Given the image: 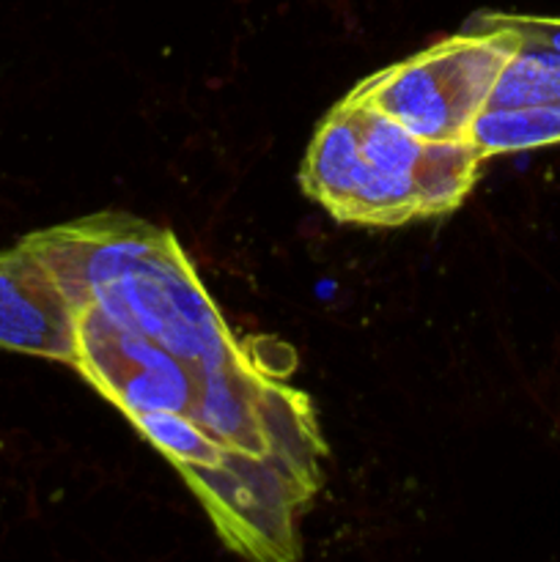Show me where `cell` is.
I'll use <instances>...</instances> for the list:
<instances>
[{
	"mask_svg": "<svg viewBox=\"0 0 560 562\" xmlns=\"http://www.w3.org/2000/svg\"><path fill=\"white\" fill-rule=\"evenodd\" d=\"M47 267L69 305H93L192 366L231 360L245 346L198 280L170 231L102 212L20 239Z\"/></svg>",
	"mask_w": 560,
	"mask_h": 562,
	"instance_id": "6da1fadb",
	"label": "cell"
},
{
	"mask_svg": "<svg viewBox=\"0 0 560 562\" xmlns=\"http://www.w3.org/2000/svg\"><path fill=\"white\" fill-rule=\"evenodd\" d=\"M519 44V31L481 11L461 33L366 77L349 97L373 104L421 140H464Z\"/></svg>",
	"mask_w": 560,
	"mask_h": 562,
	"instance_id": "7a4b0ae2",
	"label": "cell"
},
{
	"mask_svg": "<svg viewBox=\"0 0 560 562\" xmlns=\"http://www.w3.org/2000/svg\"><path fill=\"white\" fill-rule=\"evenodd\" d=\"M75 366L124 417L143 412L190 415L201 393V368L179 360L152 338L121 327L99 307L75 311Z\"/></svg>",
	"mask_w": 560,
	"mask_h": 562,
	"instance_id": "3957f363",
	"label": "cell"
},
{
	"mask_svg": "<svg viewBox=\"0 0 560 562\" xmlns=\"http://www.w3.org/2000/svg\"><path fill=\"white\" fill-rule=\"evenodd\" d=\"M0 349L75 366V307L22 245L0 252Z\"/></svg>",
	"mask_w": 560,
	"mask_h": 562,
	"instance_id": "277c9868",
	"label": "cell"
},
{
	"mask_svg": "<svg viewBox=\"0 0 560 562\" xmlns=\"http://www.w3.org/2000/svg\"><path fill=\"white\" fill-rule=\"evenodd\" d=\"M357 165H360V137L351 121V113L338 104L327 119L318 124L305 159H302L300 184L305 195L322 203L335 220L349 201L355 184Z\"/></svg>",
	"mask_w": 560,
	"mask_h": 562,
	"instance_id": "5b68a950",
	"label": "cell"
},
{
	"mask_svg": "<svg viewBox=\"0 0 560 562\" xmlns=\"http://www.w3.org/2000/svg\"><path fill=\"white\" fill-rule=\"evenodd\" d=\"M486 159L481 157L470 137L464 140H426L417 165V198L421 220L439 217L461 206Z\"/></svg>",
	"mask_w": 560,
	"mask_h": 562,
	"instance_id": "8992f818",
	"label": "cell"
},
{
	"mask_svg": "<svg viewBox=\"0 0 560 562\" xmlns=\"http://www.w3.org/2000/svg\"><path fill=\"white\" fill-rule=\"evenodd\" d=\"M470 140L483 159L558 146L560 102L530 104V108H483L472 121Z\"/></svg>",
	"mask_w": 560,
	"mask_h": 562,
	"instance_id": "52a82bcc",
	"label": "cell"
},
{
	"mask_svg": "<svg viewBox=\"0 0 560 562\" xmlns=\"http://www.w3.org/2000/svg\"><path fill=\"white\" fill-rule=\"evenodd\" d=\"M552 102H560V53L549 44L522 36L519 49L505 60L494 80L486 108H530Z\"/></svg>",
	"mask_w": 560,
	"mask_h": 562,
	"instance_id": "ba28073f",
	"label": "cell"
},
{
	"mask_svg": "<svg viewBox=\"0 0 560 562\" xmlns=\"http://www.w3.org/2000/svg\"><path fill=\"white\" fill-rule=\"evenodd\" d=\"M130 423L173 464L181 477L190 472L217 470L231 456H239L228 453L217 439L209 437L190 415H181V412H143V415L130 417Z\"/></svg>",
	"mask_w": 560,
	"mask_h": 562,
	"instance_id": "9c48e42d",
	"label": "cell"
},
{
	"mask_svg": "<svg viewBox=\"0 0 560 562\" xmlns=\"http://www.w3.org/2000/svg\"><path fill=\"white\" fill-rule=\"evenodd\" d=\"M489 20L511 25L522 36H530L536 42L549 44L560 53V16H533V14H503V11H483Z\"/></svg>",
	"mask_w": 560,
	"mask_h": 562,
	"instance_id": "30bf717a",
	"label": "cell"
}]
</instances>
